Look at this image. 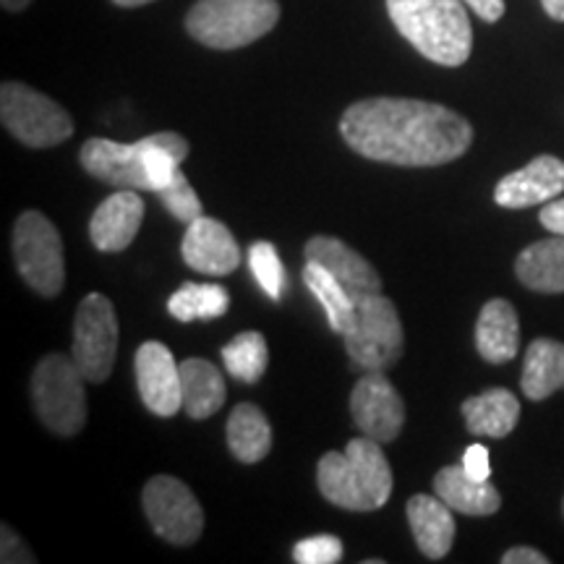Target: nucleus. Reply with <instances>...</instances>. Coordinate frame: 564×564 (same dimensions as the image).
<instances>
[{
  "label": "nucleus",
  "mask_w": 564,
  "mask_h": 564,
  "mask_svg": "<svg viewBox=\"0 0 564 564\" xmlns=\"http://www.w3.org/2000/svg\"><path fill=\"white\" fill-rule=\"evenodd\" d=\"M0 539H3V549H0V560H3L6 564H17V562H37L34 560V554H32V549L30 546H24V541L19 539V533H13L9 525H3V535H0Z\"/></svg>",
  "instance_id": "nucleus-33"
},
{
  "label": "nucleus",
  "mask_w": 564,
  "mask_h": 564,
  "mask_svg": "<svg viewBox=\"0 0 564 564\" xmlns=\"http://www.w3.org/2000/svg\"><path fill=\"white\" fill-rule=\"evenodd\" d=\"M249 267L257 278L259 288L270 301H280L285 293V267L280 262V253L270 241H257L249 249Z\"/></svg>",
  "instance_id": "nucleus-29"
},
{
  "label": "nucleus",
  "mask_w": 564,
  "mask_h": 564,
  "mask_svg": "<svg viewBox=\"0 0 564 564\" xmlns=\"http://www.w3.org/2000/svg\"><path fill=\"white\" fill-rule=\"evenodd\" d=\"M398 32L423 58L455 68L474 51V30L463 0H387Z\"/></svg>",
  "instance_id": "nucleus-3"
},
{
  "label": "nucleus",
  "mask_w": 564,
  "mask_h": 564,
  "mask_svg": "<svg viewBox=\"0 0 564 564\" xmlns=\"http://www.w3.org/2000/svg\"><path fill=\"white\" fill-rule=\"evenodd\" d=\"M181 253L183 262L192 270L209 274V278H225L241 264V251H238L232 232L220 220L204 215L188 223L183 232Z\"/></svg>",
  "instance_id": "nucleus-14"
},
{
  "label": "nucleus",
  "mask_w": 564,
  "mask_h": 564,
  "mask_svg": "<svg viewBox=\"0 0 564 564\" xmlns=\"http://www.w3.org/2000/svg\"><path fill=\"white\" fill-rule=\"evenodd\" d=\"M322 497L340 510L373 512L392 494V468L382 442L371 436L350 440L345 453H327L316 465Z\"/></svg>",
  "instance_id": "nucleus-2"
},
{
  "label": "nucleus",
  "mask_w": 564,
  "mask_h": 564,
  "mask_svg": "<svg viewBox=\"0 0 564 564\" xmlns=\"http://www.w3.org/2000/svg\"><path fill=\"white\" fill-rule=\"evenodd\" d=\"M293 560L299 564H335L343 560V541L329 533L303 539L293 549Z\"/></svg>",
  "instance_id": "nucleus-31"
},
{
  "label": "nucleus",
  "mask_w": 564,
  "mask_h": 564,
  "mask_svg": "<svg viewBox=\"0 0 564 564\" xmlns=\"http://www.w3.org/2000/svg\"><path fill=\"white\" fill-rule=\"evenodd\" d=\"M564 192V162L554 154H539L523 171L505 175L494 188V202L507 209H525L556 199Z\"/></svg>",
  "instance_id": "nucleus-15"
},
{
  "label": "nucleus",
  "mask_w": 564,
  "mask_h": 564,
  "mask_svg": "<svg viewBox=\"0 0 564 564\" xmlns=\"http://www.w3.org/2000/svg\"><path fill=\"white\" fill-rule=\"evenodd\" d=\"M112 3L121 6V9H139V6L152 3V0H112Z\"/></svg>",
  "instance_id": "nucleus-39"
},
{
  "label": "nucleus",
  "mask_w": 564,
  "mask_h": 564,
  "mask_svg": "<svg viewBox=\"0 0 564 564\" xmlns=\"http://www.w3.org/2000/svg\"><path fill=\"white\" fill-rule=\"evenodd\" d=\"M181 390L183 411L194 421H204L215 415L225 403V379L215 364L204 358H186L181 364Z\"/></svg>",
  "instance_id": "nucleus-23"
},
{
  "label": "nucleus",
  "mask_w": 564,
  "mask_h": 564,
  "mask_svg": "<svg viewBox=\"0 0 564 564\" xmlns=\"http://www.w3.org/2000/svg\"><path fill=\"white\" fill-rule=\"evenodd\" d=\"M0 121L13 139L32 150L58 147L74 137L68 110L21 82H6L0 87Z\"/></svg>",
  "instance_id": "nucleus-7"
},
{
  "label": "nucleus",
  "mask_w": 564,
  "mask_h": 564,
  "mask_svg": "<svg viewBox=\"0 0 564 564\" xmlns=\"http://www.w3.org/2000/svg\"><path fill=\"white\" fill-rule=\"evenodd\" d=\"M267 361V340L262 333H241L223 348V364L232 379L243 384H257L264 377Z\"/></svg>",
  "instance_id": "nucleus-28"
},
{
  "label": "nucleus",
  "mask_w": 564,
  "mask_h": 564,
  "mask_svg": "<svg viewBox=\"0 0 564 564\" xmlns=\"http://www.w3.org/2000/svg\"><path fill=\"white\" fill-rule=\"evenodd\" d=\"M514 274L535 293H564V236L535 241L520 251Z\"/></svg>",
  "instance_id": "nucleus-22"
},
{
  "label": "nucleus",
  "mask_w": 564,
  "mask_h": 564,
  "mask_svg": "<svg viewBox=\"0 0 564 564\" xmlns=\"http://www.w3.org/2000/svg\"><path fill=\"white\" fill-rule=\"evenodd\" d=\"M436 497L463 514H494L502 507V497L494 489L491 481H478L463 468V465H447L434 478Z\"/></svg>",
  "instance_id": "nucleus-20"
},
{
  "label": "nucleus",
  "mask_w": 564,
  "mask_h": 564,
  "mask_svg": "<svg viewBox=\"0 0 564 564\" xmlns=\"http://www.w3.org/2000/svg\"><path fill=\"white\" fill-rule=\"evenodd\" d=\"M152 531L173 546H192L204 531L199 499L186 484L173 476H154L141 494Z\"/></svg>",
  "instance_id": "nucleus-10"
},
{
  "label": "nucleus",
  "mask_w": 564,
  "mask_h": 564,
  "mask_svg": "<svg viewBox=\"0 0 564 564\" xmlns=\"http://www.w3.org/2000/svg\"><path fill=\"white\" fill-rule=\"evenodd\" d=\"M162 207H165L171 215L175 217L178 223H194L196 217L204 215L202 209V199L199 194L194 192L192 183H188L186 175H183V171L178 167V173L173 175V181L167 183L165 188H160L158 192Z\"/></svg>",
  "instance_id": "nucleus-30"
},
{
  "label": "nucleus",
  "mask_w": 564,
  "mask_h": 564,
  "mask_svg": "<svg viewBox=\"0 0 564 564\" xmlns=\"http://www.w3.org/2000/svg\"><path fill=\"white\" fill-rule=\"evenodd\" d=\"M0 3H3V9H6V11H13V13H17V11H24L26 6L32 3V0H0Z\"/></svg>",
  "instance_id": "nucleus-38"
},
{
  "label": "nucleus",
  "mask_w": 564,
  "mask_h": 564,
  "mask_svg": "<svg viewBox=\"0 0 564 564\" xmlns=\"http://www.w3.org/2000/svg\"><path fill=\"white\" fill-rule=\"evenodd\" d=\"M562 512H564V502H562Z\"/></svg>",
  "instance_id": "nucleus-40"
},
{
  "label": "nucleus",
  "mask_w": 564,
  "mask_h": 564,
  "mask_svg": "<svg viewBox=\"0 0 564 564\" xmlns=\"http://www.w3.org/2000/svg\"><path fill=\"white\" fill-rule=\"evenodd\" d=\"M144 220V199L133 188H118L95 209L89 220V238L97 249L116 253L129 249Z\"/></svg>",
  "instance_id": "nucleus-16"
},
{
  "label": "nucleus",
  "mask_w": 564,
  "mask_h": 564,
  "mask_svg": "<svg viewBox=\"0 0 564 564\" xmlns=\"http://www.w3.org/2000/svg\"><path fill=\"white\" fill-rule=\"evenodd\" d=\"M306 259L322 264L324 270L340 280L348 291L356 293H379L382 291V278L373 267L366 262L358 251L335 236H314L306 243Z\"/></svg>",
  "instance_id": "nucleus-17"
},
{
  "label": "nucleus",
  "mask_w": 564,
  "mask_h": 564,
  "mask_svg": "<svg viewBox=\"0 0 564 564\" xmlns=\"http://www.w3.org/2000/svg\"><path fill=\"white\" fill-rule=\"evenodd\" d=\"M356 319L343 335L350 361L364 371H387L405 348L403 322L394 303L379 293H356Z\"/></svg>",
  "instance_id": "nucleus-5"
},
{
  "label": "nucleus",
  "mask_w": 564,
  "mask_h": 564,
  "mask_svg": "<svg viewBox=\"0 0 564 564\" xmlns=\"http://www.w3.org/2000/svg\"><path fill=\"white\" fill-rule=\"evenodd\" d=\"M408 523H411L413 539L421 554L429 560H444L455 544V518L453 507L442 497L432 494H415L408 499Z\"/></svg>",
  "instance_id": "nucleus-18"
},
{
  "label": "nucleus",
  "mask_w": 564,
  "mask_h": 564,
  "mask_svg": "<svg viewBox=\"0 0 564 564\" xmlns=\"http://www.w3.org/2000/svg\"><path fill=\"white\" fill-rule=\"evenodd\" d=\"M13 257L19 274L42 299H55L66 285V257L55 225L37 209L19 215L13 225Z\"/></svg>",
  "instance_id": "nucleus-8"
},
{
  "label": "nucleus",
  "mask_w": 564,
  "mask_h": 564,
  "mask_svg": "<svg viewBox=\"0 0 564 564\" xmlns=\"http://www.w3.org/2000/svg\"><path fill=\"white\" fill-rule=\"evenodd\" d=\"M340 133L361 158L400 167L447 165L474 144V126L460 112L408 97L352 102L340 118Z\"/></svg>",
  "instance_id": "nucleus-1"
},
{
  "label": "nucleus",
  "mask_w": 564,
  "mask_h": 564,
  "mask_svg": "<svg viewBox=\"0 0 564 564\" xmlns=\"http://www.w3.org/2000/svg\"><path fill=\"white\" fill-rule=\"evenodd\" d=\"M463 468L468 470L470 476L478 478V481H491V460L489 449L484 444H470L463 455Z\"/></svg>",
  "instance_id": "nucleus-32"
},
{
  "label": "nucleus",
  "mask_w": 564,
  "mask_h": 564,
  "mask_svg": "<svg viewBox=\"0 0 564 564\" xmlns=\"http://www.w3.org/2000/svg\"><path fill=\"white\" fill-rule=\"evenodd\" d=\"M303 282L316 295V301L322 303L329 327L337 335L348 333L352 319H356V301H352L348 288L340 280H335L322 264L312 262V259H306V267H303Z\"/></svg>",
  "instance_id": "nucleus-26"
},
{
  "label": "nucleus",
  "mask_w": 564,
  "mask_h": 564,
  "mask_svg": "<svg viewBox=\"0 0 564 564\" xmlns=\"http://www.w3.org/2000/svg\"><path fill=\"white\" fill-rule=\"evenodd\" d=\"M118 352V316L110 299L89 293L79 303L74 319V358L87 382L100 384L110 377Z\"/></svg>",
  "instance_id": "nucleus-9"
},
{
  "label": "nucleus",
  "mask_w": 564,
  "mask_h": 564,
  "mask_svg": "<svg viewBox=\"0 0 564 564\" xmlns=\"http://www.w3.org/2000/svg\"><path fill=\"white\" fill-rule=\"evenodd\" d=\"M463 3L468 6L478 19L489 21V24L505 17V0H463Z\"/></svg>",
  "instance_id": "nucleus-35"
},
{
  "label": "nucleus",
  "mask_w": 564,
  "mask_h": 564,
  "mask_svg": "<svg viewBox=\"0 0 564 564\" xmlns=\"http://www.w3.org/2000/svg\"><path fill=\"white\" fill-rule=\"evenodd\" d=\"M225 434H228V447L232 457L246 465L264 460L272 449L270 421H267L262 408L251 403H241L238 408H232Z\"/></svg>",
  "instance_id": "nucleus-24"
},
{
  "label": "nucleus",
  "mask_w": 564,
  "mask_h": 564,
  "mask_svg": "<svg viewBox=\"0 0 564 564\" xmlns=\"http://www.w3.org/2000/svg\"><path fill=\"white\" fill-rule=\"evenodd\" d=\"M541 6L554 21H564V0H541Z\"/></svg>",
  "instance_id": "nucleus-37"
},
{
  "label": "nucleus",
  "mask_w": 564,
  "mask_h": 564,
  "mask_svg": "<svg viewBox=\"0 0 564 564\" xmlns=\"http://www.w3.org/2000/svg\"><path fill=\"white\" fill-rule=\"evenodd\" d=\"M549 556H544L539 549L531 546H514L502 556V564H546Z\"/></svg>",
  "instance_id": "nucleus-36"
},
{
  "label": "nucleus",
  "mask_w": 564,
  "mask_h": 564,
  "mask_svg": "<svg viewBox=\"0 0 564 564\" xmlns=\"http://www.w3.org/2000/svg\"><path fill=\"white\" fill-rule=\"evenodd\" d=\"M560 390H564V343L539 337L525 350L523 392L528 400H546Z\"/></svg>",
  "instance_id": "nucleus-25"
},
{
  "label": "nucleus",
  "mask_w": 564,
  "mask_h": 564,
  "mask_svg": "<svg viewBox=\"0 0 564 564\" xmlns=\"http://www.w3.org/2000/svg\"><path fill=\"white\" fill-rule=\"evenodd\" d=\"M278 21V0H199L186 13V30L212 51H238L270 34Z\"/></svg>",
  "instance_id": "nucleus-4"
},
{
  "label": "nucleus",
  "mask_w": 564,
  "mask_h": 564,
  "mask_svg": "<svg viewBox=\"0 0 564 564\" xmlns=\"http://www.w3.org/2000/svg\"><path fill=\"white\" fill-rule=\"evenodd\" d=\"M87 377L74 358L51 352L32 373V403L40 421L58 436L79 434L87 423Z\"/></svg>",
  "instance_id": "nucleus-6"
},
{
  "label": "nucleus",
  "mask_w": 564,
  "mask_h": 564,
  "mask_svg": "<svg viewBox=\"0 0 564 564\" xmlns=\"http://www.w3.org/2000/svg\"><path fill=\"white\" fill-rule=\"evenodd\" d=\"M147 144L144 139L133 144H121L112 139H89L82 147V167L91 178L108 183L116 188H133V192H152L150 175L144 165Z\"/></svg>",
  "instance_id": "nucleus-13"
},
{
  "label": "nucleus",
  "mask_w": 564,
  "mask_h": 564,
  "mask_svg": "<svg viewBox=\"0 0 564 564\" xmlns=\"http://www.w3.org/2000/svg\"><path fill=\"white\" fill-rule=\"evenodd\" d=\"M476 348L489 364H507L518 356L520 322L510 301L491 299L484 303L476 322Z\"/></svg>",
  "instance_id": "nucleus-19"
},
{
  "label": "nucleus",
  "mask_w": 564,
  "mask_h": 564,
  "mask_svg": "<svg viewBox=\"0 0 564 564\" xmlns=\"http://www.w3.org/2000/svg\"><path fill=\"white\" fill-rule=\"evenodd\" d=\"M539 220L549 232H554V236H564V199L546 202L544 209H541Z\"/></svg>",
  "instance_id": "nucleus-34"
},
{
  "label": "nucleus",
  "mask_w": 564,
  "mask_h": 564,
  "mask_svg": "<svg viewBox=\"0 0 564 564\" xmlns=\"http://www.w3.org/2000/svg\"><path fill=\"white\" fill-rule=\"evenodd\" d=\"M465 426L470 434L489 436V440H502L518 426L520 421V403L510 390L491 387L484 394L468 398L463 403Z\"/></svg>",
  "instance_id": "nucleus-21"
},
{
  "label": "nucleus",
  "mask_w": 564,
  "mask_h": 564,
  "mask_svg": "<svg viewBox=\"0 0 564 564\" xmlns=\"http://www.w3.org/2000/svg\"><path fill=\"white\" fill-rule=\"evenodd\" d=\"M228 291L223 285H212V282H186L167 301V312L183 324L220 319L228 312Z\"/></svg>",
  "instance_id": "nucleus-27"
},
{
  "label": "nucleus",
  "mask_w": 564,
  "mask_h": 564,
  "mask_svg": "<svg viewBox=\"0 0 564 564\" xmlns=\"http://www.w3.org/2000/svg\"><path fill=\"white\" fill-rule=\"evenodd\" d=\"M350 413L364 436L390 444L398 440L405 423V403L384 371H366L352 387Z\"/></svg>",
  "instance_id": "nucleus-11"
},
{
  "label": "nucleus",
  "mask_w": 564,
  "mask_h": 564,
  "mask_svg": "<svg viewBox=\"0 0 564 564\" xmlns=\"http://www.w3.org/2000/svg\"><path fill=\"white\" fill-rule=\"evenodd\" d=\"M133 371H137L141 400L154 415L171 419V415L183 411L181 364H175L167 345L158 340L139 345L137 356H133Z\"/></svg>",
  "instance_id": "nucleus-12"
}]
</instances>
